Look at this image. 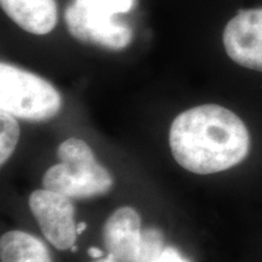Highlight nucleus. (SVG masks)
<instances>
[{"label": "nucleus", "instance_id": "f257e3e1", "mask_svg": "<svg viewBox=\"0 0 262 262\" xmlns=\"http://www.w3.org/2000/svg\"><path fill=\"white\" fill-rule=\"evenodd\" d=\"M169 143L176 162L198 175L233 168L250 152V135L243 120L219 104L193 107L176 117Z\"/></svg>", "mask_w": 262, "mask_h": 262}, {"label": "nucleus", "instance_id": "f03ea898", "mask_svg": "<svg viewBox=\"0 0 262 262\" xmlns=\"http://www.w3.org/2000/svg\"><path fill=\"white\" fill-rule=\"evenodd\" d=\"M60 164L51 166L42 176V187L70 198H90L112 188V175L97 162L85 141H63L56 150Z\"/></svg>", "mask_w": 262, "mask_h": 262}, {"label": "nucleus", "instance_id": "7ed1b4c3", "mask_svg": "<svg viewBox=\"0 0 262 262\" xmlns=\"http://www.w3.org/2000/svg\"><path fill=\"white\" fill-rule=\"evenodd\" d=\"M135 0H73L64 11L72 37L84 44L123 50L133 40V31L116 15L126 14Z\"/></svg>", "mask_w": 262, "mask_h": 262}, {"label": "nucleus", "instance_id": "20e7f679", "mask_svg": "<svg viewBox=\"0 0 262 262\" xmlns=\"http://www.w3.org/2000/svg\"><path fill=\"white\" fill-rule=\"evenodd\" d=\"M62 107L61 95L54 85L39 75L2 62L0 108L27 122H47Z\"/></svg>", "mask_w": 262, "mask_h": 262}, {"label": "nucleus", "instance_id": "39448f33", "mask_svg": "<svg viewBox=\"0 0 262 262\" xmlns=\"http://www.w3.org/2000/svg\"><path fill=\"white\" fill-rule=\"evenodd\" d=\"M29 208L49 243L58 250L73 247L78 232L70 196L45 188L37 189L29 196Z\"/></svg>", "mask_w": 262, "mask_h": 262}, {"label": "nucleus", "instance_id": "423d86ee", "mask_svg": "<svg viewBox=\"0 0 262 262\" xmlns=\"http://www.w3.org/2000/svg\"><path fill=\"white\" fill-rule=\"evenodd\" d=\"M222 38L232 61L249 70L262 72V9L238 12L226 25Z\"/></svg>", "mask_w": 262, "mask_h": 262}, {"label": "nucleus", "instance_id": "0eeeda50", "mask_svg": "<svg viewBox=\"0 0 262 262\" xmlns=\"http://www.w3.org/2000/svg\"><path fill=\"white\" fill-rule=\"evenodd\" d=\"M103 242L111 256L118 262H136L139 256L142 229L135 209H117L103 226Z\"/></svg>", "mask_w": 262, "mask_h": 262}, {"label": "nucleus", "instance_id": "6e6552de", "mask_svg": "<svg viewBox=\"0 0 262 262\" xmlns=\"http://www.w3.org/2000/svg\"><path fill=\"white\" fill-rule=\"evenodd\" d=\"M0 4L18 27L32 34H48L57 25L56 0H0Z\"/></svg>", "mask_w": 262, "mask_h": 262}, {"label": "nucleus", "instance_id": "1a4fd4ad", "mask_svg": "<svg viewBox=\"0 0 262 262\" xmlns=\"http://www.w3.org/2000/svg\"><path fill=\"white\" fill-rule=\"evenodd\" d=\"M2 262H52L40 239L22 231H10L0 239Z\"/></svg>", "mask_w": 262, "mask_h": 262}, {"label": "nucleus", "instance_id": "9d476101", "mask_svg": "<svg viewBox=\"0 0 262 262\" xmlns=\"http://www.w3.org/2000/svg\"><path fill=\"white\" fill-rule=\"evenodd\" d=\"M19 139V126L16 117L0 111V163L5 164L16 148Z\"/></svg>", "mask_w": 262, "mask_h": 262}, {"label": "nucleus", "instance_id": "9b49d317", "mask_svg": "<svg viewBox=\"0 0 262 262\" xmlns=\"http://www.w3.org/2000/svg\"><path fill=\"white\" fill-rule=\"evenodd\" d=\"M163 251L164 237L162 232L157 228L143 229L136 262H158Z\"/></svg>", "mask_w": 262, "mask_h": 262}, {"label": "nucleus", "instance_id": "f8f14e48", "mask_svg": "<svg viewBox=\"0 0 262 262\" xmlns=\"http://www.w3.org/2000/svg\"><path fill=\"white\" fill-rule=\"evenodd\" d=\"M158 262H189L175 248H165Z\"/></svg>", "mask_w": 262, "mask_h": 262}, {"label": "nucleus", "instance_id": "ddd939ff", "mask_svg": "<svg viewBox=\"0 0 262 262\" xmlns=\"http://www.w3.org/2000/svg\"><path fill=\"white\" fill-rule=\"evenodd\" d=\"M88 254H89L90 257H94V258H101L103 257V251L100 250L98 248H90L89 250H88Z\"/></svg>", "mask_w": 262, "mask_h": 262}, {"label": "nucleus", "instance_id": "4468645a", "mask_svg": "<svg viewBox=\"0 0 262 262\" xmlns=\"http://www.w3.org/2000/svg\"><path fill=\"white\" fill-rule=\"evenodd\" d=\"M86 227H88L86 222H80V224H78V225H77V232H78V234L83 233L85 229H86Z\"/></svg>", "mask_w": 262, "mask_h": 262}, {"label": "nucleus", "instance_id": "2eb2a0df", "mask_svg": "<svg viewBox=\"0 0 262 262\" xmlns=\"http://www.w3.org/2000/svg\"><path fill=\"white\" fill-rule=\"evenodd\" d=\"M94 262H118L116 258H113L112 256H111V255H108L107 257H101V258H97L96 261H94Z\"/></svg>", "mask_w": 262, "mask_h": 262}, {"label": "nucleus", "instance_id": "dca6fc26", "mask_svg": "<svg viewBox=\"0 0 262 262\" xmlns=\"http://www.w3.org/2000/svg\"><path fill=\"white\" fill-rule=\"evenodd\" d=\"M71 250L74 251V253H75V251H78V247H77V245H73V247L71 248Z\"/></svg>", "mask_w": 262, "mask_h": 262}]
</instances>
